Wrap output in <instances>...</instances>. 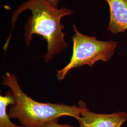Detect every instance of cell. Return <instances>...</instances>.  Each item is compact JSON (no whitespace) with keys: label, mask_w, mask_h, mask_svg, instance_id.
<instances>
[{"label":"cell","mask_w":127,"mask_h":127,"mask_svg":"<svg viewBox=\"0 0 127 127\" xmlns=\"http://www.w3.org/2000/svg\"><path fill=\"white\" fill-rule=\"evenodd\" d=\"M15 103V99L12 91H8L4 96L0 95V127H23L12 123L7 113L8 106Z\"/></svg>","instance_id":"cell-6"},{"label":"cell","mask_w":127,"mask_h":127,"mask_svg":"<svg viewBox=\"0 0 127 127\" xmlns=\"http://www.w3.org/2000/svg\"><path fill=\"white\" fill-rule=\"evenodd\" d=\"M73 27L75 33L72 37L73 53L69 63L58 71L57 76L59 81L63 80L72 69L86 65L92 67L98 61H108L117 45L115 41H99L95 37L80 33L74 24Z\"/></svg>","instance_id":"cell-3"},{"label":"cell","mask_w":127,"mask_h":127,"mask_svg":"<svg viewBox=\"0 0 127 127\" xmlns=\"http://www.w3.org/2000/svg\"><path fill=\"white\" fill-rule=\"evenodd\" d=\"M31 11L24 27V40L27 46L30 45L33 35L42 37L47 42V52L44 56L45 62L66 49L68 44L62 31L64 26L61 22L64 17L70 16L73 10L52 6L47 0H29L20 5L12 13L11 22L14 27L19 15L26 10Z\"/></svg>","instance_id":"cell-1"},{"label":"cell","mask_w":127,"mask_h":127,"mask_svg":"<svg viewBox=\"0 0 127 127\" xmlns=\"http://www.w3.org/2000/svg\"><path fill=\"white\" fill-rule=\"evenodd\" d=\"M39 127H76L67 124H60L58 123L57 120H51L45 123Z\"/></svg>","instance_id":"cell-7"},{"label":"cell","mask_w":127,"mask_h":127,"mask_svg":"<svg viewBox=\"0 0 127 127\" xmlns=\"http://www.w3.org/2000/svg\"><path fill=\"white\" fill-rule=\"evenodd\" d=\"M76 119L80 127H121L127 120V114L123 112L112 114H96L86 108Z\"/></svg>","instance_id":"cell-4"},{"label":"cell","mask_w":127,"mask_h":127,"mask_svg":"<svg viewBox=\"0 0 127 127\" xmlns=\"http://www.w3.org/2000/svg\"><path fill=\"white\" fill-rule=\"evenodd\" d=\"M109 5L110 20L108 31L117 34L127 29V0H104Z\"/></svg>","instance_id":"cell-5"},{"label":"cell","mask_w":127,"mask_h":127,"mask_svg":"<svg viewBox=\"0 0 127 127\" xmlns=\"http://www.w3.org/2000/svg\"><path fill=\"white\" fill-rule=\"evenodd\" d=\"M50 4L55 8H58V5L59 2V0H47Z\"/></svg>","instance_id":"cell-8"},{"label":"cell","mask_w":127,"mask_h":127,"mask_svg":"<svg viewBox=\"0 0 127 127\" xmlns=\"http://www.w3.org/2000/svg\"><path fill=\"white\" fill-rule=\"evenodd\" d=\"M2 84L9 87L15 99V103L9 108V117L18 119L23 127H39L63 116L77 118L87 108L82 101L79 102V106L37 102L23 92L14 74L7 72L2 76Z\"/></svg>","instance_id":"cell-2"}]
</instances>
